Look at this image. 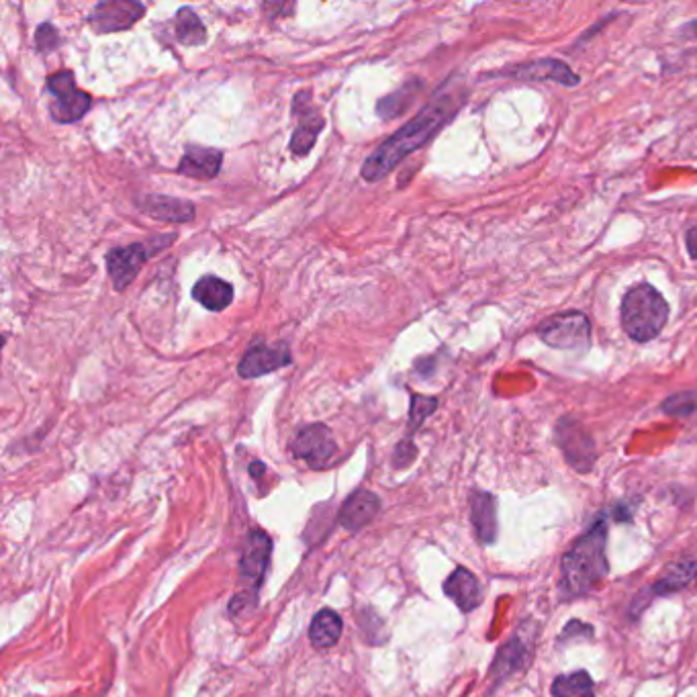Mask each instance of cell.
I'll list each match as a JSON object with an SVG mask.
<instances>
[{"instance_id":"obj_1","label":"cell","mask_w":697,"mask_h":697,"mask_svg":"<svg viewBox=\"0 0 697 697\" xmlns=\"http://www.w3.org/2000/svg\"><path fill=\"white\" fill-rule=\"evenodd\" d=\"M462 99L454 92H442L430 105H426L409 123H405L395 135L370 154L362 166V178L368 182L383 180L395 166H399L409 154L424 148L430 139L454 117Z\"/></svg>"},{"instance_id":"obj_2","label":"cell","mask_w":697,"mask_h":697,"mask_svg":"<svg viewBox=\"0 0 697 697\" xmlns=\"http://www.w3.org/2000/svg\"><path fill=\"white\" fill-rule=\"evenodd\" d=\"M608 526L599 518L589 532H585L561 561V589L567 597H581L589 593L608 575Z\"/></svg>"},{"instance_id":"obj_3","label":"cell","mask_w":697,"mask_h":697,"mask_svg":"<svg viewBox=\"0 0 697 697\" xmlns=\"http://www.w3.org/2000/svg\"><path fill=\"white\" fill-rule=\"evenodd\" d=\"M620 319L630 340L650 342L669 321V303L653 285L638 283L624 295Z\"/></svg>"},{"instance_id":"obj_4","label":"cell","mask_w":697,"mask_h":697,"mask_svg":"<svg viewBox=\"0 0 697 697\" xmlns=\"http://www.w3.org/2000/svg\"><path fill=\"white\" fill-rule=\"evenodd\" d=\"M176 240V234L168 236H158L148 242H137L131 246H121L113 248L107 254V270L113 281V287L117 293H123L133 281L137 272L144 268V264L160 254L164 248H168Z\"/></svg>"},{"instance_id":"obj_5","label":"cell","mask_w":697,"mask_h":697,"mask_svg":"<svg viewBox=\"0 0 697 697\" xmlns=\"http://www.w3.org/2000/svg\"><path fill=\"white\" fill-rule=\"evenodd\" d=\"M536 334L550 348L581 352L591 344V323L581 311H565L546 317Z\"/></svg>"},{"instance_id":"obj_6","label":"cell","mask_w":697,"mask_h":697,"mask_svg":"<svg viewBox=\"0 0 697 697\" xmlns=\"http://www.w3.org/2000/svg\"><path fill=\"white\" fill-rule=\"evenodd\" d=\"M48 90L56 97L50 107L54 121L58 123H76L92 107V97L86 90L76 86L72 70H60L48 78Z\"/></svg>"},{"instance_id":"obj_7","label":"cell","mask_w":697,"mask_h":697,"mask_svg":"<svg viewBox=\"0 0 697 697\" xmlns=\"http://www.w3.org/2000/svg\"><path fill=\"white\" fill-rule=\"evenodd\" d=\"M293 117L297 119V127L291 137V152L295 156H307L325 127V119L319 107L313 103L311 90L297 92L293 99Z\"/></svg>"},{"instance_id":"obj_8","label":"cell","mask_w":697,"mask_h":697,"mask_svg":"<svg viewBox=\"0 0 697 697\" xmlns=\"http://www.w3.org/2000/svg\"><path fill=\"white\" fill-rule=\"evenodd\" d=\"M291 452L295 458L305 460L313 469L328 467V462L338 452V444L332 436V430L325 424H311L297 432L291 442Z\"/></svg>"},{"instance_id":"obj_9","label":"cell","mask_w":697,"mask_h":697,"mask_svg":"<svg viewBox=\"0 0 697 697\" xmlns=\"http://www.w3.org/2000/svg\"><path fill=\"white\" fill-rule=\"evenodd\" d=\"M146 15V7L133 0H111L99 3L88 15V25L97 35H109L131 29L139 19Z\"/></svg>"},{"instance_id":"obj_10","label":"cell","mask_w":697,"mask_h":697,"mask_svg":"<svg viewBox=\"0 0 697 697\" xmlns=\"http://www.w3.org/2000/svg\"><path fill=\"white\" fill-rule=\"evenodd\" d=\"M293 364V354L287 344L268 346L264 340L252 342L248 352L242 356L238 364V375L242 379H258L274 373L278 368Z\"/></svg>"},{"instance_id":"obj_11","label":"cell","mask_w":697,"mask_h":697,"mask_svg":"<svg viewBox=\"0 0 697 697\" xmlns=\"http://www.w3.org/2000/svg\"><path fill=\"white\" fill-rule=\"evenodd\" d=\"M556 442L563 448V454L569 464H573V469L583 473L591 469V464L595 462L593 440L573 417H563L559 426H556Z\"/></svg>"},{"instance_id":"obj_12","label":"cell","mask_w":697,"mask_h":697,"mask_svg":"<svg viewBox=\"0 0 697 697\" xmlns=\"http://www.w3.org/2000/svg\"><path fill=\"white\" fill-rule=\"evenodd\" d=\"M270 554H272V540L268 538V534L262 530H252L246 538L244 554L240 561V579L246 585L254 589L260 587L270 563Z\"/></svg>"},{"instance_id":"obj_13","label":"cell","mask_w":697,"mask_h":697,"mask_svg":"<svg viewBox=\"0 0 697 697\" xmlns=\"http://www.w3.org/2000/svg\"><path fill=\"white\" fill-rule=\"evenodd\" d=\"M503 76H511V78H520V80H540V82H559L565 86H577L579 84V76L561 60H552V58H542V60H534L528 64H520L514 68H507L505 72H501Z\"/></svg>"},{"instance_id":"obj_14","label":"cell","mask_w":697,"mask_h":697,"mask_svg":"<svg viewBox=\"0 0 697 697\" xmlns=\"http://www.w3.org/2000/svg\"><path fill=\"white\" fill-rule=\"evenodd\" d=\"M381 511V499L373 491L358 489L354 491L340 509V524L348 532H356L373 522Z\"/></svg>"},{"instance_id":"obj_15","label":"cell","mask_w":697,"mask_h":697,"mask_svg":"<svg viewBox=\"0 0 697 697\" xmlns=\"http://www.w3.org/2000/svg\"><path fill=\"white\" fill-rule=\"evenodd\" d=\"M444 593L456 603L458 610L469 614L477 610L483 601V589L479 579L464 567H458L444 583Z\"/></svg>"},{"instance_id":"obj_16","label":"cell","mask_w":697,"mask_h":697,"mask_svg":"<svg viewBox=\"0 0 697 697\" xmlns=\"http://www.w3.org/2000/svg\"><path fill=\"white\" fill-rule=\"evenodd\" d=\"M223 164V152L215 148L189 146L178 164V174L197 180H213Z\"/></svg>"},{"instance_id":"obj_17","label":"cell","mask_w":697,"mask_h":697,"mask_svg":"<svg viewBox=\"0 0 697 697\" xmlns=\"http://www.w3.org/2000/svg\"><path fill=\"white\" fill-rule=\"evenodd\" d=\"M695 577H697V546L687 550L685 554H681L677 561H673L663 571V575L659 577L655 587L650 589V593H655V595L675 593V591L687 587Z\"/></svg>"},{"instance_id":"obj_18","label":"cell","mask_w":697,"mask_h":697,"mask_svg":"<svg viewBox=\"0 0 697 697\" xmlns=\"http://www.w3.org/2000/svg\"><path fill=\"white\" fill-rule=\"evenodd\" d=\"M144 213H148L152 219L166 221V223H189L195 219V205L184 199L164 197V195H148L139 201Z\"/></svg>"},{"instance_id":"obj_19","label":"cell","mask_w":697,"mask_h":697,"mask_svg":"<svg viewBox=\"0 0 697 697\" xmlns=\"http://www.w3.org/2000/svg\"><path fill=\"white\" fill-rule=\"evenodd\" d=\"M471 520L483 544H493L497 538V501L491 493H475L471 499Z\"/></svg>"},{"instance_id":"obj_20","label":"cell","mask_w":697,"mask_h":697,"mask_svg":"<svg viewBox=\"0 0 697 697\" xmlns=\"http://www.w3.org/2000/svg\"><path fill=\"white\" fill-rule=\"evenodd\" d=\"M193 297L197 303H201L209 311H223L234 301V287L221 281L217 276H203L193 287Z\"/></svg>"},{"instance_id":"obj_21","label":"cell","mask_w":697,"mask_h":697,"mask_svg":"<svg viewBox=\"0 0 697 697\" xmlns=\"http://www.w3.org/2000/svg\"><path fill=\"white\" fill-rule=\"evenodd\" d=\"M340 636L342 618L334 610H321L315 614L309 628V640L315 648H330L340 640Z\"/></svg>"},{"instance_id":"obj_22","label":"cell","mask_w":697,"mask_h":697,"mask_svg":"<svg viewBox=\"0 0 697 697\" xmlns=\"http://www.w3.org/2000/svg\"><path fill=\"white\" fill-rule=\"evenodd\" d=\"M176 39L182 43V45H187V48H195V45H203L207 41V29L201 21V17L191 9V7H184L176 13Z\"/></svg>"},{"instance_id":"obj_23","label":"cell","mask_w":697,"mask_h":697,"mask_svg":"<svg viewBox=\"0 0 697 697\" xmlns=\"http://www.w3.org/2000/svg\"><path fill=\"white\" fill-rule=\"evenodd\" d=\"M554 697H595V685L589 673L577 671L573 675H561L552 683Z\"/></svg>"},{"instance_id":"obj_24","label":"cell","mask_w":697,"mask_h":697,"mask_svg":"<svg viewBox=\"0 0 697 697\" xmlns=\"http://www.w3.org/2000/svg\"><path fill=\"white\" fill-rule=\"evenodd\" d=\"M526 661H528L526 644L520 638H511L497 653L493 671H497L499 677H505V675H511L514 671H518L520 667H524Z\"/></svg>"},{"instance_id":"obj_25","label":"cell","mask_w":697,"mask_h":697,"mask_svg":"<svg viewBox=\"0 0 697 697\" xmlns=\"http://www.w3.org/2000/svg\"><path fill=\"white\" fill-rule=\"evenodd\" d=\"M420 88V84H415V82H409L405 84L401 90L393 92V95L385 97L379 105H377V111L383 119H393V117H399L413 101L415 97V90Z\"/></svg>"},{"instance_id":"obj_26","label":"cell","mask_w":697,"mask_h":697,"mask_svg":"<svg viewBox=\"0 0 697 697\" xmlns=\"http://www.w3.org/2000/svg\"><path fill=\"white\" fill-rule=\"evenodd\" d=\"M438 407V399L436 397H424L411 393V409H409V434H413L417 428H420L426 417H430Z\"/></svg>"},{"instance_id":"obj_27","label":"cell","mask_w":697,"mask_h":697,"mask_svg":"<svg viewBox=\"0 0 697 697\" xmlns=\"http://www.w3.org/2000/svg\"><path fill=\"white\" fill-rule=\"evenodd\" d=\"M60 33L52 23H41L35 31V45L41 54H50L60 45Z\"/></svg>"},{"instance_id":"obj_28","label":"cell","mask_w":697,"mask_h":697,"mask_svg":"<svg viewBox=\"0 0 697 697\" xmlns=\"http://www.w3.org/2000/svg\"><path fill=\"white\" fill-rule=\"evenodd\" d=\"M697 409L695 393H677L663 403V411L669 415H689Z\"/></svg>"},{"instance_id":"obj_29","label":"cell","mask_w":697,"mask_h":697,"mask_svg":"<svg viewBox=\"0 0 697 697\" xmlns=\"http://www.w3.org/2000/svg\"><path fill=\"white\" fill-rule=\"evenodd\" d=\"M415 454H417V448L413 446L411 440L399 442V446H397V450H395V454H393V467H395V469H405V467H409V464H411L413 458H415Z\"/></svg>"},{"instance_id":"obj_30","label":"cell","mask_w":697,"mask_h":697,"mask_svg":"<svg viewBox=\"0 0 697 697\" xmlns=\"http://www.w3.org/2000/svg\"><path fill=\"white\" fill-rule=\"evenodd\" d=\"M250 473H252L254 477H258L260 473H264V464H260V462H252V467H250Z\"/></svg>"}]
</instances>
